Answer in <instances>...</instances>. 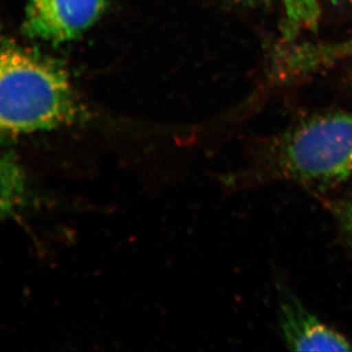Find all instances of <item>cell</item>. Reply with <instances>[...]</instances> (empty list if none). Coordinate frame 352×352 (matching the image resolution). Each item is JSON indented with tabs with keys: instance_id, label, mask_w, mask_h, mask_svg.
Listing matches in <instances>:
<instances>
[{
	"instance_id": "obj_7",
	"label": "cell",
	"mask_w": 352,
	"mask_h": 352,
	"mask_svg": "<svg viewBox=\"0 0 352 352\" xmlns=\"http://www.w3.org/2000/svg\"><path fill=\"white\" fill-rule=\"evenodd\" d=\"M344 224H346L347 232L352 238V195L347 200L344 210Z\"/></svg>"
},
{
	"instance_id": "obj_6",
	"label": "cell",
	"mask_w": 352,
	"mask_h": 352,
	"mask_svg": "<svg viewBox=\"0 0 352 352\" xmlns=\"http://www.w3.org/2000/svg\"><path fill=\"white\" fill-rule=\"evenodd\" d=\"M285 7L289 36L317 24L320 14L318 0H285Z\"/></svg>"
},
{
	"instance_id": "obj_3",
	"label": "cell",
	"mask_w": 352,
	"mask_h": 352,
	"mask_svg": "<svg viewBox=\"0 0 352 352\" xmlns=\"http://www.w3.org/2000/svg\"><path fill=\"white\" fill-rule=\"evenodd\" d=\"M108 0H29L24 32L32 38L61 44L78 38L96 22Z\"/></svg>"
},
{
	"instance_id": "obj_8",
	"label": "cell",
	"mask_w": 352,
	"mask_h": 352,
	"mask_svg": "<svg viewBox=\"0 0 352 352\" xmlns=\"http://www.w3.org/2000/svg\"><path fill=\"white\" fill-rule=\"evenodd\" d=\"M325 55H330V56H337V55H347V56L352 58V41L344 43V45L340 46V47L332 48V52L325 53Z\"/></svg>"
},
{
	"instance_id": "obj_4",
	"label": "cell",
	"mask_w": 352,
	"mask_h": 352,
	"mask_svg": "<svg viewBox=\"0 0 352 352\" xmlns=\"http://www.w3.org/2000/svg\"><path fill=\"white\" fill-rule=\"evenodd\" d=\"M281 329L289 349L298 351H351L346 337L287 298L281 305Z\"/></svg>"
},
{
	"instance_id": "obj_9",
	"label": "cell",
	"mask_w": 352,
	"mask_h": 352,
	"mask_svg": "<svg viewBox=\"0 0 352 352\" xmlns=\"http://www.w3.org/2000/svg\"><path fill=\"white\" fill-rule=\"evenodd\" d=\"M248 1H256V0H248Z\"/></svg>"
},
{
	"instance_id": "obj_1",
	"label": "cell",
	"mask_w": 352,
	"mask_h": 352,
	"mask_svg": "<svg viewBox=\"0 0 352 352\" xmlns=\"http://www.w3.org/2000/svg\"><path fill=\"white\" fill-rule=\"evenodd\" d=\"M80 113L71 78L61 65L13 41H2V133L18 135L50 131L69 124Z\"/></svg>"
},
{
	"instance_id": "obj_2",
	"label": "cell",
	"mask_w": 352,
	"mask_h": 352,
	"mask_svg": "<svg viewBox=\"0 0 352 352\" xmlns=\"http://www.w3.org/2000/svg\"><path fill=\"white\" fill-rule=\"evenodd\" d=\"M352 175V113H333L302 122L273 146L243 180L295 182L331 188Z\"/></svg>"
},
{
	"instance_id": "obj_5",
	"label": "cell",
	"mask_w": 352,
	"mask_h": 352,
	"mask_svg": "<svg viewBox=\"0 0 352 352\" xmlns=\"http://www.w3.org/2000/svg\"><path fill=\"white\" fill-rule=\"evenodd\" d=\"M1 212L3 215H11L21 205L24 198V175L16 163L15 157L7 153L1 160Z\"/></svg>"
}]
</instances>
